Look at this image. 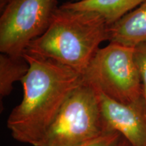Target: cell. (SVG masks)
I'll return each instance as SVG.
<instances>
[{
    "mask_svg": "<svg viewBox=\"0 0 146 146\" xmlns=\"http://www.w3.org/2000/svg\"><path fill=\"white\" fill-rule=\"evenodd\" d=\"M29 64L21 80L23 97L7 120L17 141L38 146L68 97L83 81V76L52 60L25 53Z\"/></svg>",
    "mask_w": 146,
    "mask_h": 146,
    "instance_id": "1",
    "label": "cell"
},
{
    "mask_svg": "<svg viewBox=\"0 0 146 146\" xmlns=\"http://www.w3.org/2000/svg\"><path fill=\"white\" fill-rule=\"evenodd\" d=\"M109 27L98 14L62 5L55 10L45 31L25 53L52 60L83 75L100 44L109 41Z\"/></svg>",
    "mask_w": 146,
    "mask_h": 146,
    "instance_id": "2",
    "label": "cell"
},
{
    "mask_svg": "<svg viewBox=\"0 0 146 146\" xmlns=\"http://www.w3.org/2000/svg\"><path fill=\"white\" fill-rule=\"evenodd\" d=\"M108 132L98 91L83 81L68 97L38 146H82Z\"/></svg>",
    "mask_w": 146,
    "mask_h": 146,
    "instance_id": "3",
    "label": "cell"
},
{
    "mask_svg": "<svg viewBox=\"0 0 146 146\" xmlns=\"http://www.w3.org/2000/svg\"><path fill=\"white\" fill-rule=\"evenodd\" d=\"M82 76L84 81L122 104L143 98L133 47L110 42L97 51Z\"/></svg>",
    "mask_w": 146,
    "mask_h": 146,
    "instance_id": "4",
    "label": "cell"
},
{
    "mask_svg": "<svg viewBox=\"0 0 146 146\" xmlns=\"http://www.w3.org/2000/svg\"><path fill=\"white\" fill-rule=\"evenodd\" d=\"M57 8V0H6L1 8V53L23 56L45 31Z\"/></svg>",
    "mask_w": 146,
    "mask_h": 146,
    "instance_id": "5",
    "label": "cell"
},
{
    "mask_svg": "<svg viewBox=\"0 0 146 146\" xmlns=\"http://www.w3.org/2000/svg\"><path fill=\"white\" fill-rule=\"evenodd\" d=\"M98 93L108 130L118 133L132 146H146V104L143 98L125 104Z\"/></svg>",
    "mask_w": 146,
    "mask_h": 146,
    "instance_id": "6",
    "label": "cell"
},
{
    "mask_svg": "<svg viewBox=\"0 0 146 146\" xmlns=\"http://www.w3.org/2000/svg\"><path fill=\"white\" fill-rule=\"evenodd\" d=\"M109 41L133 48L146 41V1L110 26Z\"/></svg>",
    "mask_w": 146,
    "mask_h": 146,
    "instance_id": "7",
    "label": "cell"
},
{
    "mask_svg": "<svg viewBox=\"0 0 146 146\" xmlns=\"http://www.w3.org/2000/svg\"><path fill=\"white\" fill-rule=\"evenodd\" d=\"M146 0H83L62 4L74 10L96 13L109 26L142 4Z\"/></svg>",
    "mask_w": 146,
    "mask_h": 146,
    "instance_id": "8",
    "label": "cell"
},
{
    "mask_svg": "<svg viewBox=\"0 0 146 146\" xmlns=\"http://www.w3.org/2000/svg\"><path fill=\"white\" fill-rule=\"evenodd\" d=\"M29 66L23 56H12L0 54V96L1 98L9 96L13 90V85L27 74Z\"/></svg>",
    "mask_w": 146,
    "mask_h": 146,
    "instance_id": "9",
    "label": "cell"
},
{
    "mask_svg": "<svg viewBox=\"0 0 146 146\" xmlns=\"http://www.w3.org/2000/svg\"><path fill=\"white\" fill-rule=\"evenodd\" d=\"M134 58L141 77L143 97L146 104V41L134 47Z\"/></svg>",
    "mask_w": 146,
    "mask_h": 146,
    "instance_id": "10",
    "label": "cell"
},
{
    "mask_svg": "<svg viewBox=\"0 0 146 146\" xmlns=\"http://www.w3.org/2000/svg\"><path fill=\"white\" fill-rule=\"evenodd\" d=\"M120 137V135L118 133L110 131L82 146H112Z\"/></svg>",
    "mask_w": 146,
    "mask_h": 146,
    "instance_id": "11",
    "label": "cell"
},
{
    "mask_svg": "<svg viewBox=\"0 0 146 146\" xmlns=\"http://www.w3.org/2000/svg\"><path fill=\"white\" fill-rule=\"evenodd\" d=\"M112 146H132L127 140H126L125 138L123 137L121 135L119 137V139L116 141L115 143L113 144Z\"/></svg>",
    "mask_w": 146,
    "mask_h": 146,
    "instance_id": "12",
    "label": "cell"
},
{
    "mask_svg": "<svg viewBox=\"0 0 146 146\" xmlns=\"http://www.w3.org/2000/svg\"><path fill=\"white\" fill-rule=\"evenodd\" d=\"M5 1H6V0H0V7H1V8L4 5Z\"/></svg>",
    "mask_w": 146,
    "mask_h": 146,
    "instance_id": "13",
    "label": "cell"
},
{
    "mask_svg": "<svg viewBox=\"0 0 146 146\" xmlns=\"http://www.w3.org/2000/svg\"><path fill=\"white\" fill-rule=\"evenodd\" d=\"M72 2H78V1H83V0H72Z\"/></svg>",
    "mask_w": 146,
    "mask_h": 146,
    "instance_id": "14",
    "label": "cell"
}]
</instances>
